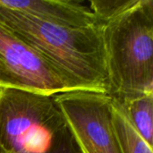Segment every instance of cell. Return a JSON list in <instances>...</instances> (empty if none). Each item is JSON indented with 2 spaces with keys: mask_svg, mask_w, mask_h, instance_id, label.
<instances>
[{
  "mask_svg": "<svg viewBox=\"0 0 153 153\" xmlns=\"http://www.w3.org/2000/svg\"><path fill=\"white\" fill-rule=\"evenodd\" d=\"M0 23L39 53L73 91L108 93L100 25L64 27L1 6Z\"/></svg>",
  "mask_w": 153,
  "mask_h": 153,
  "instance_id": "obj_1",
  "label": "cell"
},
{
  "mask_svg": "<svg viewBox=\"0 0 153 153\" xmlns=\"http://www.w3.org/2000/svg\"><path fill=\"white\" fill-rule=\"evenodd\" d=\"M98 25L108 94L125 103L153 93V0H132Z\"/></svg>",
  "mask_w": 153,
  "mask_h": 153,
  "instance_id": "obj_2",
  "label": "cell"
},
{
  "mask_svg": "<svg viewBox=\"0 0 153 153\" xmlns=\"http://www.w3.org/2000/svg\"><path fill=\"white\" fill-rule=\"evenodd\" d=\"M67 130L53 96L0 88V143L11 153H49Z\"/></svg>",
  "mask_w": 153,
  "mask_h": 153,
  "instance_id": "obj_3",
  "label": "cell"
},
{
  "mask_svg": "<svg viewBox=\"0 0 153 153\" xmlns=\"http://www.w3.org/2000/svg\"><path fill=\"white\" fill-rule=\"evenodd\" d=\"M80 153H122L105 92L72 91L53 96Z\"/></svg>",
  "mask_w": 153,
  "mask_h": 153,
  "instance_id": "obj_4",
  "label": "cell"
},
{
  "mask_svg": "<svg viewBox=\"0 0 153 153\" xmlns=\"http://www.w3.org/2000/svg\"><path fill=\"white\" fill-rule=\"evenodd\" d=\"M0 66V88H16L48 96L73 91L39 53L1 23Z\"/></svg>",
  "mask_w": 153,
  "mask_h": 153,
  "instance_id": "obj_5",
  "label": "cell"
},
{
  "mask_svg": "<svg viewBox=\"0 0 153 153\" xmlns=\"http://www.w3.org/2000/svg\"><path fill=\"white\" fill-rule=\"evenodd\" d=\"M0 6L64 27L98 25L89 4L80 0H0Z\"/></svg>",
  "mask_w": 153,
  "mask_h": 153,
  "instance_id": "obj_6",
  "label": "cell"
},
{
  "mask_svg": "<svg viewBox=\"0 0 153 153\" xmlns=\"http://www.w3.org/2000/svg\"><path fill=\"white\" fill-rule=\"evenodd\" d=\"M111 118L121 152L153 153L152 146L149 145L131 124L123 105L114 99L111 100Z\"/></svg>",
  "mask_w": 153,
  "mask_h": 153,
  "instance_id": "obj_7",
  "label": "cell"
},
{
  "mask_svg": "<svg viewBox=\"0 0 153 153\" xmlns=\"http://www.w3.org/2000/svg\"><path fill=\"white\" fill-rule=\"evenodd\" d=\"M121 104L133 126L149 145L152 146L153 93L140 96Z\"/></svg>",
  "mask_w": 153,
  "mask_h": 153,
  "instance_id": "obj_8",
  "label": "cell"
},
{
  "mask_svg": "<svg viewBox=\"0 0 153 153\" xmlns=\"http://www.w3.org/2000/svg\"><path fill=\"white\" fill-rule=\"evenodd\" d=\"M49 153H80L68 129L59 138L55 147Z\"/></svg>",
  "mask_w": 153,
  "mask_h": 153,
  "instance_id": "obj_9",
  "label": "cell"
},
{
  "mask_svg": "<svg viewBox=\"0 0 153 153\" xmlns=\"http://www.w3.org/2000/svg\"><path fill=\"white\" fill-rule=\"evenodd\" d=\"M0 153H11L10 152H8L1 143H0Z\"/></svg>",
  "mask_w": 153,
  "mask_h": 153,
  "instance_id": "obj_10",
  "label": "cell"
},
{
  "mask_svg": "<svg viewBox=\"0 0 153 153\" xmlns=\"http://www.w3.org/2000/svg\"><path fill=\"white\" fill-rule=\"evenodd\" d=\"M0 67H1V66H0Z\"/></svg>",
  "mask_w": 153,
  "mask_h": 153,
  "instance_id": "obj_11",
  "label": "cell"
}]
</instances>
